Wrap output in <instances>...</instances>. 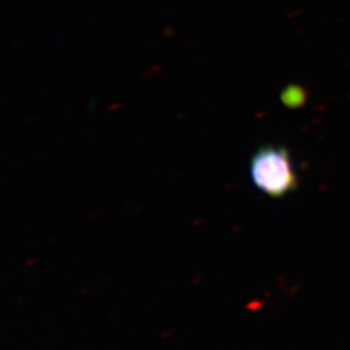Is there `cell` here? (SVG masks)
Wrapping results in <instances>:
<instances>
[{
    "mask_svg": "<svg viewBox=\"0 0 350 350\" xmlns=\"http://www.w3.org/2000/svg\"><path fill=\"white\" fill-rule=\"evenodd\" d=\"M250 179L257 189L273 199H283L299 187L289 150L283 146H263L250 159Z\"/></svg>",
    "mask_w": 350,
    "mask_h": 350,
    "instance_id": "1",
    "label": "cell"
}]
</instances>
